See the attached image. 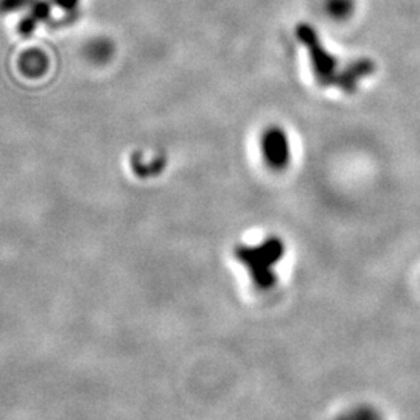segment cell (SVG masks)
I'll return each mask as SVG.
<instances>
[{"label":"cell","instance_id":"1","mask_svg":"<svg viewBox=\"0 0 420 420\" xmlns=\"http://www.w3.org/2000/svg\"><path fill=\"white\" fill-rule=\"evenodd\" d=\"M285 252L284 241L269 237L256 246H237L234 256L246 267L258 288H269L275 284V267Z\"/></svg>","mask_w":420,"mask_h":420},{"label":"cell","instance_id":"2","mask_svg":"<svg viewBox=\"0 0 420 420\" xmlns=\"http://www.w3.org/2000/svg\"><path fill=\"white\" fill-rule=\"evenodd\" d=\"M297 38L301 39L302 44L307 47L310 53V60H312L313 72L318 78L319 84L322 86H336L338 79V60L335 56L330 55L329 51L324 49V45L321 44L318 33L313 27L308 24H301L296 28Z\"/></svg>","mask_w":420,"mask_h":420},{"label":"cell","instance_id":"3","mask_svg":"<svg viewBox=\"0 0 420 420\" xmlns=\"http://www.w3.org/2000/svg\"><path fill=\"white\" fill-rule=\"evenodd\" d=\"M262 151L273 170H284L290 164V143L280 126H269L262 136Z\"/></svg>","mask_w":420,"mask_h":420},{"label":"cell","instance_id":"4","mask_svg":"<svg viewBox=\"0 0 420 420\" xmlns=\"http://www.w3.org/2000/svg\"><path fill=\"white\" fill-rule=\"evenodd\" d=\"M51 7H55L53 0H36L30 7V13L19 24V33L22 36H30L38 24L47 21L51 13Z\"/></svg>","mask_w":420,"mask_h":420},{"label":"cell","instance_id":"5","mask_svg":"<svg viewBox=\"0 0 420 420\" xmlns=\"http://www.w3.org/2000/svg\"><path fill=\"white\" fill-rule=\"evenodd\" d=\"M371 72H372V64L369 61L366 60L356 61L352 66L344 69L343 72H339L336 86H339V88L346 92H354L358 79L366 77V75H369Z\"/></svg>","mask_w":420,"mask_h":420},{"label":"cell","instance_id":"6","mask_svg":"<svg viewBox=\"0 0 420 420\" xmlns=\"http://www.w3.org/2000/svg\"><path fill=\"white\" fill-rule=\"evenodd\" d=\"M19 64H21L22 73H25L27 77L36 78L47 72L49 60L41 50H28L24 55H22Z\"/></svg>","mask_w":420,"mask_h":420},{"label":"cell","instance_id":"7","mask_svg":"<svg viewBox=\"0 0 420 420\" xmlns=\"http://www.w3.org/2000/svg\"><path fill=\"white\" fill-rule=\"evenodd\" d=\"M354 0H327V13L333 19L343 21L352 14Z\"/></svg>","mask_w":420,"mask_h":420},{"label":"cell","instance_id":"8","mask_svg":"<svg viewBox=\"0 0 420 420\" xmlns=\"http://www.w3.org/2000/svg\"><path fill=\"white\" fill-rule=\"evenodd\" d=\"M112 47L108 41H95L94 44H90L89 47V56L95 61H106L109 56H111Z\"/></svg>","mask_w":420,"mask_h":420},{"label":"cell","instance_id":"9","mask_svg":"<svg viewBox=\"0 0 420 420\" xmlns=\"http://www.w3.org/2000/svg\"><path fill=\"white\" fill-rule=\"evenodd\" d=\"M36 0H2L3 11H19L24 8H30Z\"/></svg>","mask_w":420,"mask_h":420},{"label":"cell","instance_id":"10","mask_svg":"<svg viewBox=\"0 0 420 420\" xmlns=\"http://www.w3.org/2000/svg\"><path fill=\"white\" fill-rule=\"evenodd\" d=\"M55 7H58L61 10H66V11H71V10H75L78 5V0H53Z\"/></svg>","mask_w":420,"mask_h":420}]
</instances>
